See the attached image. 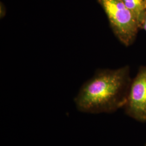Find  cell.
I'll use <instances>...</instances> for the list:
<instances>
[{
	"label": "cell",
	"instance_id": "3957f363",
	"mask_svg": "<svg viewBox=\"0 0 146 146\" xmlns=\"http://www.w3.org/2000/svg\"><path fill=\"white\" fill-rule=\"evenodd\" d=\"M128 105L134 115L146 119V66L140 68L131 84Z\"/></svg>",
	"mask_w": 146,
	"mask_h": 146
},
{
	"label": "cell",
	"instance_id": "5b68a950",
	"mask_svg": "<svg viewBox=\"0 0 146 146\" xmlns=\"http://www.w3.org/2000/svg\"><path fill=\"white\" fill-rule=\"evenodd\" d=\"M142 29H145V30L146 31V17H145V19L144 22H143V23L142 27Z\"/></svg>",
	"mask_w": 146,
	"mask_h": 146
},
{
	"label": "cell",
	"instance_id": "6da1fadb",
	"mask_svg": "<svg viewBox=\"0 0 146 146\" xmlns=\"http://www.w3.org/2000/svg\"><path fill=\"white\" fill-rule=\"evenodd\" d=\"M129 68L100 69L81 87L74 102L78 111L95 113L115 110L125 100Z\"/></svg>",
	"mask_w": 146,
	"mask_h": 146
},
{
	"label": "cell",
	"instance_id": "7a4b0ae2",
	"mask_svg": "<svg viewBox=\"0 0 146 146\" xmlns=\"http://www.w3.org/2000/svg\"><path fill=\"white\" fill-rule=\"evenodd\" d=\"M103 8L115 36L125 46L135 40L140 29L135 16L122 0H98Z\"/></svg>",
	"mask_w": 146,
	"mask_h": 146
},
{
	"label": "cell",
	"instance_id": "277c9868",
	"mask_svg": "<svg viewBox=\"0 0 146 146\" xmlns=\"http://www.w3.org/2000/svg\"><path fill=\"white\" fill-rule=\"evenodd\" d=\"M135 16L140 28L146 16V0H122Z\"/></svg>",
	"mask_w": 146,
	"mask_h": 146
}]
</instances>
